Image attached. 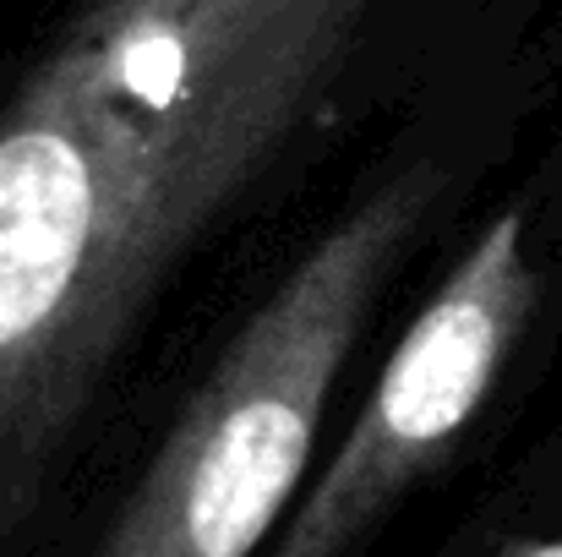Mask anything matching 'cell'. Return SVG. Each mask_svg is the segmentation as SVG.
<instances>
[{
  "mask_svg": "<svg viewBox=\"0 0 562 557\" xmlns=\"http://www.w3.org/2000/svg\"><path fill=\"white\" fill-rule=\"evenodd\" d=\"M382 0H82L0 110V557L191 246L334 104Z\"/></svg>",
  "mask_w": 562,
  "mask_h": 557,
  "instance_id": "6da1fadb",
  "label": "cell"
},
{
  "mask_svg": "<svg viewBox=\"0 0 562 557\" xmlns=\"http://www.w3.org/2000/svg\"><path fill=\"white\" fill-rule=\"evenodd\" d=\"M437 191L431 159L367 186L235 328L126 492L60 557L268 553L312 481L328 399Z\"/></svg>",
  "mask_w": 562,
  "mask_h": 557,
  "instance_id": "7a4b0ae2",
  "label": "cell"
},
{
  "mask_svg": "<svg viewBox=\"0 0 562 557\" xmlns=\"http://www.w3.org/2000/svg\"><path fill=\"white\" fill-rule=\"evenodd\" d=\"M541 301L525 208H503L431 290L345 443L262 557H367L382 525L453 465Z\"/></svg>",
  "mask_w": 562,
  "mask_h": 557,
  "instance_id": "3957f363",
  "label": "cell"
},
{
  "mask_svg": "<svg viewBox=\"0 0 562 557\" xmlns=\"http://www.w3.org/2000/svg\"><path fill=\"white\" fill-rule=\"evenodd\" d=\"M464 557H562V531H503Z\"/></svg>",
  "mask_w": 562,
  "mask_h": 557,
  "instance_id": "277c9868",
  "label": "cell"
}]
</instances>
